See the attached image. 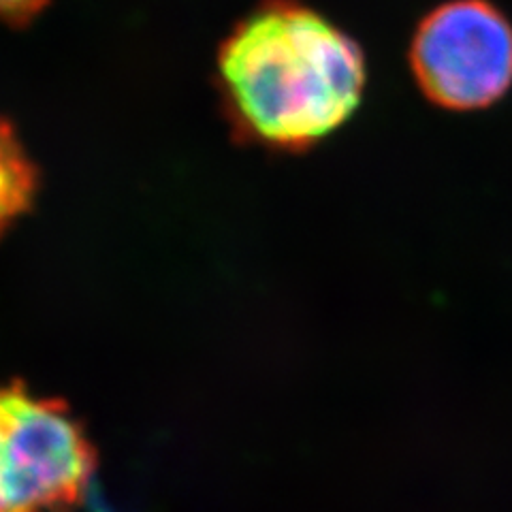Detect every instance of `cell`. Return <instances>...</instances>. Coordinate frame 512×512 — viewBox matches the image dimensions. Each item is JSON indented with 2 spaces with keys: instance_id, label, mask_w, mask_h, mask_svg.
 I'll list each match as a JSON object with an SVG mask.
<instances>
[{
  "instance_id": "7a4b0ae2",
  "label": "cell",
  "mask_w": 512,
  "mask_h": 512,
  "mask_svg": "<svg viewBox=\"0 0 512 512\" xmlns=\"http://www.w3.org/2000/svg\"><path fill=\"white\" fill-rule=\"evenodd\" d=\"M94 470V446L67 404L0 384V512H69Z\"/></svg>"
},
{
  "instance_id": "3957f363",
  "label": "cell",
  "mask_w": 512,
  "mask_h": 512,
  "mask_svg": "<svg viewBox=\"0 0 512 512\" xmlns=\"http://www.w3.org/2000/svg\"><path fill=\"white\" fill-rule=\"evenodd\" d=\"M410 67L429 103L480 111L512 88V24L487 0H453L414 32Z\"/></svg>"
},
{
  "instance_id": "6da1fadb",
  "label": "cell",
  "mask_w": 512,
  "mask_h": 512,
  "mask_svg": "<svg viewBox=\"0 0 512 512\" xmlns=\"http://www.w3.org/2000/svg\"><path fill=\"white\" fill-rule=\"evenodd\" d=\"M218 75L237 135L276 152H306L338 133L367 88L359 43L293 0H269L235 26Z\"/></svg>"
},
{
  "instance_id": "5b68a950",
  "label": "cell",
  "mask_w": 512,
  "mask_h": 512,
  "mask_svg": "<svg viewBox=\"0 0 512 512\" xmlns=\"http://www.w3.org/2000/svg\"><path fill=\"white\" fill-rule=\"evenodd\" d=\"M47 5V0H0V20L24 22Z\"/></svg>"
},
{
  "instance_id": "277c9868",
  "label": "cell",
  "mask_w": 512,
  "mask_h": 512,
  "mask_svg": "<svg viewBox=\"0 0 512 512\" xmlns=\"http://www.w3.org/2000/svg\"><path fill=\"white\" fill-rule=\"evenodd\" d=\"M37 169L13 126L0 120V237L35 201Z\"/></svg>"
}]
</instances>
